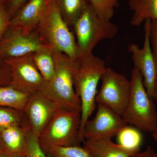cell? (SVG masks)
<instances>
[{
    "label": "cell",
    "instance_id": "6da1fadb",
    "mask_svg": "<svg viewBox=\"0 0 157 157\" xmlns=\"http://www.w3.org/2000/svg\"><path fill=\"white\" fill-rule=\"evenodd\" d=\"M107 68L104 60L93 53L80 57L75 60L73 84L81 102L79 136L82 143L85 141L83 136L85 124L96 108L98 82Z\"/></svg>",
    "mask_w": 157,
    "mask_h": 157
},
{
    "label": "cell",
    "instance_id": "7a4b0ae2",
    "mask_svg": "<svg viewBox=\"0 0 157 157\" xmlns=\"http://www.w3.org/2000/svg\"><path fill=\"white\" fill-rule=\"evenodd\" d=\"M52 51L55 67L54 76L50 82H46L40 92L59 109L81 112V102L73 84L75 60L63 52Z\"/></svg>",
    "mask_w": 157,
    "mask_h": 157
},
{
    "label": "cell",
    "instance_id": "3957f363",
    "mask_svg": "<svg viewBox=\"0 0 157 157\" xmlns=\"http://www.w3.org/2000/svg\"><path fill=\"white\" fill-rule=\"evenodd\" d=\"M36 30L52 50L63 52L74 60L80 57L75 36L63 19L56 0H48Z\"/></svg>",
    "mask_w": 157,
    "mask_h": 157
},
{
    "label": "cell",
    "instance_id": "277c9868",
    "mask_svg": "<svg viewBox=\"0 0 157 157\" xmlns=\"http://www.w3.org/2000/svg\"><path fill=\"white\" fill-rule=\"evenodd\" d=\"M128 102L123 118L128 124L145 132L153 133L157 126V110L149 96L141 73L135 67L132 70Z\"/></svg>",
    "mask_w": 157,
    "mask_h": 157
},
{
    "label": "cell",
    "instance_id": "5b68a950",
    "mask_svg": "<svg viewBox=\"0 0 157 157\" xmlns=\"http://www.w3.org/2000/svg\"><path fill=\"white\" fill-rule=\"evenodd\" d=\"M72 27L76 37L80 57L92 53L93 49L99 42L104 39H113L119 29L118 27L110 20L99 16L89 4Z\"/></svg>",
    "mask_w": 157,
    "mask_h": 157
},
{
    "label": "cell",
    "instance_id": "8992f818",
    "mask_svg": "<svg viewBox=\"0 0 157 157\" xmlns=\"http://www.w3.org/2000/svg\"><path fill=\"white\" fill-rule=\"evenodd\" d=\"M80 111L59 108L39 137L42 150L45 153L52 147L80 146Z\"/></svg>",
    "mask_w": 157,
    "mask_h": 157
},
{
    "label": "cell",
    "instance_id": "52a82bcc",
    "mask_svg": "<svg viewBox=\"0 0 157 157\" xmlns=\"http://www.w3.org/2000/svg\"><path fill=\"white\" fill-rule=\"evenodd\" d=\"M101 80L102 85L96 95V103L107 106L122 117L128 102L130 80L110 68H107Z\"/></svg>",
    "mask_w": 157,
    "mask_h": 157
},
{
    "label": "cell",
    "instance_id": "ba28073f",
    "mask_svg": "<svg viewBox=\"0 0 157 157\" xmlns=\"http://www.w3.org/2000/svg\"><path fill=\"white\" fill-rule=\"evenodd\" d=\"M33 52L5 59L11 69L10 86L29 94L41 91L46 83L35 64Z\"/></svg>",
    "mask_w": 157,
    "mask_h": 157
},
{
    "label": "cell",
    "instance_id": "9c48e42d",
    "mask_svg": "<svg viewBox=\"0 0 157 157\" xmlns=\"http://www.w3.org/2000/svg\"><path fill=\"white\" fill-rule=\"evenodd\" d=\"M151 21H144V42L142 48L134 43L130 44L128 50L132 54V59L134 67L140 72L143 77L144 87L149 96L154 100L157 70L153 55L150 37Z\"/></svg>",
    "mask_w": 157,
    "mask_h": 157
},
{
    "label": "cell",
    "instance_id": "30bf717a",
    "mask_svg": "<svg viewBox=\"0 0 157 157\" xmlns=\"http://www.w3.org/2000/svg\"><path fill=\"white\" fill-rule=\"evenodd\" d=\"M44 44L36 30L26 33L9 26L0 41V56L6 59L23 56Z\"/></svg>",
    "mask_w": 157,
    "mask_h": 157
},
{
    "label": "cell",
    "instance_id": "8fae6325",
    "mask_svg": "<svg viewBox=\"0 0 157 157\" xmlns=\"http://www.w3.org/2000/svg\"><path fill=\"white\" fill-rule=\"evenodd\" d=\"M95 117L85 124L84 140L109 137L112 138L128 126L122 117L105 105L98 104Z\"/></svg>",
    "mask_w": 157,
    "mask_h": 157
},
{
    "label": "cell",
    "instance_id": "7c38bea8",
    "mask_svg": "<svg viewBox=\"0 0 157 157\" xmlns=\"http://www.w3.org/2000/svg\"><path fill=\"white\" fill-rule=\"evenodd\" d=\"M58 109L56 104L40 92L30 94L24 111L31 132L39 138Z\"/></svg>",
    "mask_w": 157,
    "mask_h": 157
},
{
    "label": "cell",
    "instance_id": "4fadbf2b",
    "mask_svg": "<svg viewBox=\"0 0 157 157\" xmlns=\"http://www.w3.org/2000/svg\"><path fill=\"white\" fill-rule=\"evenodd\" d=\"M48 2V0H27L11 17L9 26L21 29L26 33L35 30Z\"/></svg>",
    "mask_w": 157,
    "mask_h": 157
},
{
    "label": "cell",
    "instance_id": "5bb4252c",
    "mask_svg": "<svg viewBox=\"0 0 157 157\" xmlns=\"http://www.w3.org/2000/svg\"><path fill=\"white\" fill-rule=\"evenodd\" d=\"M109 137L86 140L84 146L92 157H132L140 151L113 142Z\"/></svg>",
    "mask_w": 157,
    "mask_h": 157
},
{
    "label": "cell",
    "instance_id": "9a60e30c",
    "mask_svg": "<svg viewBox=\"0 0 157 157\" xmlns=\"http://www.w3.org/2000/svg\"><path fill=\"white\" fill-rule=\"evenodd\" d=\"M30 127L12 126L0 132V138L6 151L17 154L25 151L26 138Z\"/></svg>",
    "mask_w": 157,
    "mask_h": 157
},
{
    "label": "cell",
    "instance_id": "2e32d148",
    "mask_svg": "<svg viewBox=\"0 0 157 157\" xmlns=\"http://www.w3.org/2000/svg\"><path fill=\"white\" fill-rule=\"evenodd\" d=\"M128 5L133 12L132 25H140L147 19L157 20V0H129Z\"/></svg>",
    "mask_w": 157,
    "mask_h": 157
},
{
    "label": "cell",
    "instance_id": "e0dca14e",
    "mask_svg": "<svg viewBox=\"0 0 157 157\" xmlns=\"http://www.w3.org/2000/svg\"><path fill=\"white\" fill-rule=\"evenodd\" d=\"M34 61L46 82H50L55 75V67L53 51L49 45L43 44L33 52Z\"/></svg>",
    "mask_w": 157,
    "mask_h": 157
},
{
    "label": "cell",
    "instance_id": "ac0fdd59",
    "mask_svg": "<svg viewBox=\"0 0 157 157\" xmlns=\"http://www.w3.org/2000/svg\"><path fill=\"white\" fill-rule=\"evenodd\" d=\"M63 19L72 27L89 5L87 0H56Z\"/></svg>",
    "mask_w": 157,
    "mask_h": 157
},
{
    "label": "cell",
    "instance_id": "d6986e66",
    "mask_svg": "<svg viewBox=\"0 0 157 157\" xmlns=\"http://www.w3.org/2000/svg\"><path fill=\"white\" fill-rule=\"evenodd\" d=\"M30 94L20 91L10 86L0 87V107H9L24 111Z\"/></svg>",
    "mask_w": 157,
    "mask_h": 157
},
{
    "label": "cell",
    "instance_id": "ffe728a7",
    "mask_svg": "<svg viewBox=\"0 0 157 157\" xmlns=\"http://www.w3.org/2000/svg\"><path fill=\"white\" fill-rule=\"evenodd\" d=\"M12 126L30 127L25 112L11 107H0V132Z\"/></svg>",
    "mask_w": 157,
    "mask_h": 157
},
{
    "label": "cell",
    "instance_id": "44dd1931",
    "mask_svg": "<svg viewBox=\"0 0 157 157\" xmlns=\"http://www.w3.org/2000/svg\"><path fill=\"white\" fill-rule=\"evenodd\" d=\"M118 144L140 151L142 137L138 129L127 126L117 134Z\"/></svg>",
    "mask_w": 157,
    "mask_h": 157
},
{
    "label": "cell",
    "instance_id": "7402d4cb",
    "mask_svg": "<svg viewBox=\"0 0 157 157\" xmlns=\"http://www.w3.org/2000/svg\"><path fill=\"white\" fill-rule=\"evenodd\" d=\"M47 157H92L84 146L52 147L45 153Z\"/></svg>",
    "mask_w": 157,
    "mask_h": 157
},
{
    "label": "cell",
    "instance_id": "603a6c76",
    "mask_svg": "<svg viewBox=\"0 0 157 157\" xmlns=\"http://www.w3.org/2000/svg\"><path fill=\"white\" fill-rule=\"evenodd\" d=\"M88 3L101 17L108 20L112 18L118 6V0H87Z\"/></svg>",
    "mask_w": 157,
    "mask_h": 157
},
{
    "label": "cell",
    "instance_id": "cb8c5ba5",
    "mask_svg": "<svg viewBox=\"0 0 157 157\" xmlns=\"http://www.w3.org/2000/svg\"><path fill=\"white\" fill-rule=\"evenodd\" d=\"M25 152L27 157H47L40 146L39 138L31 131L27 136Z\"/></svg>",
    "mask_w": 157,
    "mask_h": 157
},
{
    "label": "cell",
    "instance_id": "d4e9b609",
    "mask_svg": "<svg viewBox=\"0 0 157 157\" xmlns=\"http://www.w3.org/2000/svg\"><path fill=\"white\" fill-rule=\"evenodd\" d=\"M5 2L0 4V41L9 26L11 19Z\"/></svg>",
    "mask_w": 157,
    "mask_h": 157
},
{
    "label": "cell",
    "instance_id": "484cf974",
    "mask_svg": "<svg viewBox=\"0 0 157 157\" xmlns=\"http://www.w3.org/2000/svg\"><path fill=\"white\" fill-rule=\"evenodd\" d=\"M11 82V69L5 59L0 56V87L10 86Z\"/></svg>",
    "mask_w": 157,
    "mask_h": 157
},
{
    "label": "cell",
    "instance_id": "4316f807",
    "mask_svg": "<svg viewBox=\"0 0 157 157\" xmlns=\"http://www.w3.org/2000/svg\"><path fill=\"white\" fill-rule=\"evenodd\" d=\"M152 51L157 71V20H151L150 32Z\"/></svg>",
    "mask_w": 157,
    "mask_h": 157
},
{
    "label": "cell",
    "instance_id": "83f0119b",
    "mask_svg": "<svg viewBox=\"0 0 157 157\" xmlns=\"http://www.w3.org/2000/svg\"><path fill=\"white\" fill-rule=\"evenodd\" d=\"M27 0H6V7L11 18L25 2Z\"/></svg>",
    "mask_w": 157,
    "mask_h": 157
},
{
    "label": "cell",
    "instance_id": "f1b7e54d",
    "mask_svg": "<svg viewBox=\"0 0 157 157\" xmlns=\"http://www.w3.org/2000/svg\"><path fill=\"white\" fill-rule=\"evenodd\" d=\"M132 157H157V152L148 145L144 151L139 152Z\"/></svg>",
    "mask_w": 157,
    "mask_h": 157
},
{
    "label": "cell",
    "instance_id": "f546056e",
    "mask_svg": "<svg viewBox=\"0 0 157 157\" xmlns=\"http://www.w3.org/2000/svg\"><path fill=\"white\" fill-rule=\"evenodd\" d=\"M0 157H27L25 152L21 153L12 154L4 150L0 153Z\"/></svg>",
    "mask_w": 157,
    "mask_h": 157
},
{
    "label": "cell",
    "instance_id": "4dcf8cb0",
    "mask_svg": "<svg viewBox=\"0 0 157 157\" xmlns=\"http://www.w3.org/2000/svg\"><path fill=\"white\" fill-rule=\"evenodd\" d=\"M154 100H155L157 103V73L155 85V94L154 96Z\"/></svg>",
    "mask_w": 157,
    "mask_h": 157
},
{
    "label": "cell",
    "instance_id": "1f68e13d",
    "mask_svg": "<svg viewBox=\"0 0 157 157\" xmlns=\"http://www.w3.org/2000/svg\"><path fill=\"white\" fill-rule=\"evenodd\" d=\"M152 135L155 140L157 142V126L155 131L153 132Z\"/></svg>",
    "mask_w": 157,
    "mask_h": 157
},
{
    "label": "cell",
    "instance_id": "d6a6232c",
    "mask_svg": "<svg viewBox=\"0 0 157 157\" xmlns=\"http://www.w3.org/2000/svg\"><path fill=\"white\" fill-rule=\"evenodd\" d=\"M5 150V148H4V146L2 142V140H1V138H0V153H2V152Z\"/></svg>",
    "mask_w": 157,
    "mask_h": 157
},
{
    "label": "cell",
    "instance_id": "836d02e7",
    "mask_svg": "<svg viewBox=\"0 0 157 157\" xmlns=\"http://www.w3.org/2000/svg\"><path fill=\"white\" fill-rule=\"evenodd\" d=\"M6 0H0V4L3 2H6Z\"/></svg>",
    "mask_w": 157,
    "mask_h": 157
}]
</instances>
